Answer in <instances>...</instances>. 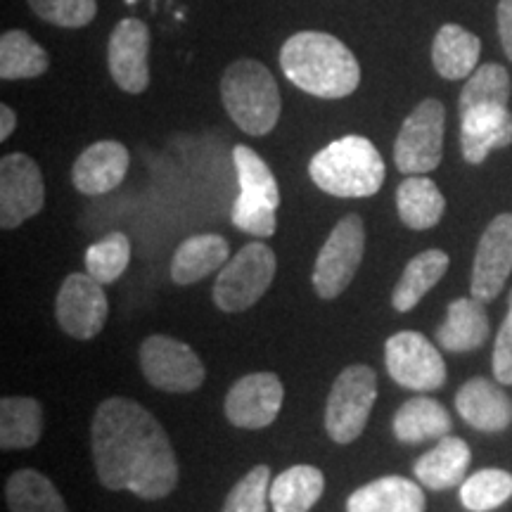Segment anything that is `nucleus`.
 Wrapping results in <instances>:
<instances>
[{"label":"nucleus","instance_id":"1","mask_svg":"<svg viewBox=\"0 0 512 512\" xmlns=\"http://www.w3.org/2000/svg\"><path fill=\"white\" fill-rule=\"evenodd\" d=\"M93 463L110 491H133L143 501L166 498L178 484V460L169 434L143 403L112 396L91 425Z\"/></svg>","mask_w":512,"mask_h":512},{"label":"nucleus","instance_id":"2","mask_svg":"<svg viewBox=\"0 0 512 512\" xmlns=\"http://www.w3.org/2000/svg\"><path fill=\"white\" fill-rule=\"evenodd\" d=\"M280 69L294 86L323 100L347 98L361 83V64L339 38L299 31L280 48Z\"/></svg>","mask_w":512,"mask_h":512},{"label":"nucleus","instance_id":"3","mask_svg":"<svg viewBox=\"0 0 512 512\" xmlns=\"http://www.w3.org/2000/svg\"><path fill=\"white\" fill-rule=\"evenodd\" d=\"M311 181L335 197H373L384 183V159L363 136H344L316 152Z\"/></svg>","mask_w":512,"mask_h":512},{"label":"nucleus","instance_id":"4","mask_svg":"<svg viewBox=\"0 0 512 512\" xmlns=\"http://www.w3.org/2000/svg\"><path fill=\"white\" fill-rule=\"evenodd\" d=\"M221 100L230 119L249 136H266L280 119V88L266 64L238 60L223 72Z\"/></svg>","mask_w":512,"mask_h":512},{"label":"nucleus","instance_id":"5","mask_svg":"<svg viewBox=\"0 0 512 512\" xmlns=\"http://www.w3.org/2000/svg\"><path fill=\"white\" fill-rule=\"evenodd\" d=\"M233 162L235 171H238L240 195L233 204L230 221L242 233L256 235V238H271L278 228L280 207V188L271 166L247 145L235 147Z\"/></svg>","mask_w":512,"mask_h":512},{"label":"nucleus","instance_id":"6","mask_svg":"<svg viewBox=\"0 0 512 512\" xmlns=\"http://www.w3.org/2000/svg\"><path fill=\"white\" fill-rule=\"evenodd\" d=\"M377 399V375L356 363L344 368L332 384L325 403V432L337 444H351L366 430Z\"/></svg>","mask_w":512,"mask_h":512},{"label":"nucleus","instance_id":"7","mask_svg":"<svg viewBox=\"0 0 512 512\" xmlns=\"http://www.w3.org/2000/svg\"><path fill=\"white\" fill-rule=\"evenodd\" d=\"M278 259L264 242H249L219 271L214 285V304L226 313L252 309L268 292Z\"/></svg>","mask_w":512,"mask_h":512},{"label":"nucleus","instance_id":"8","mask_svg":"<svg viewBox=\"0 0 512 512\" xmlns=\"http://www.w3.org/2000/svg\"><path fill=\"white\" fill-rule=\"evenodd\" d=\"M446 110L439 100H422L403 121L394 143L396 169L406 176H425L437 169L444 155Z\"/></svg>","mask_w":512,"mask_h":512},{"label":"nucleus","instance_id":"9","mask_svg":"<svg viewBox=\"0 0 512 512\" xmlns=\"http://www.w3.org/2000/svg\"><path fill=\"white\" fill-rule=\"evenodd\" d=\"M366 252V226L356 214L344 216L342 221L332 228V233L320 247L316 266H313L311 283L320 299H337L351 280L356 278L358 266Z\"/></svg>","mask_w":512,"mask_h":512},{"label":"nucleus","instance_id":"10","mask_svg":"<svg viewBox=\"0 0 512 512\" xmlns=\"http://www.w3.org/2000/svg\"><path fill=\"white\" fill-rule=\"evenodd\" d=\"M140 370L152 387L171 394L195 392L207 377L192 347L169 335H150L140 344Z\"/></svg>","mask_w":512,"mask_h":512},{"label":"nucleus","instance_id":"11","mask_svg":"<svg viewBox=\"0 0 512 512\" xmlns=\"http://www.w3.org/2000/svg\"><path fill=\"white\" fill-rule=\"evenodd\" d=\"M384 363L392 380L413 392H432L446 382V363L425 335L396 332L384 344Z\"/></svg>","mask_w":512,"mask_h":512},{"label":"nucleus","instance_id":"12","mask_svg":"<svg viewBox=\"0 0 512 512\" xmlns=\"http://www.w3.org/2000/svg\"><path fill=\"white\" fill-rule=\"evenodd\" d=\"M46 204V183L38 164L24 152L0 159V228L15 230Z\"/></svg>","mask_w":512,"mask_h":512},{"label":"nucleus","instance_id":"13","mask_svg":"<svg viewBox=\"0 0 512 512\" xmlns=\"http://www.w3.org/2000/svg\"><path fill=\"white\" fill-rule=\"evenodd\" d=\"M102 283L88 273L67 275L55 299V316L60 328L74 339H93L105 328L110 302Z\"/></svg>","mask_w":512,"mask_h":512},{"label":"nucleus","instance_id":"14","mask_svg":"<svg viewBox=\"0 0 512 512\" xmlns=\"http://www.w3.org/2000/svg\"><path fill=\"white\" fill-rule=\"evenodd\" d=\"M285 387L275 373L245 375L226 394V418L240 430H264L283 408Z\"/></svg>","mask_w":512,"mask_h":512},{"label":"nucleus","instance_id":"15","mask_svg":"<svg viewBox=\"0 0 512 512\" xmlns=\"http://www.w3.org/2000/svg\"><path fill=\"white\" fill-rule=\"evenodd\" d=\"M150 29L143 19H121L107 46V67L121 91L138 95L150 86Z\"/></svg>","mask_w":512,"mask_h":512},{"label":"nucleus","instance_id":"16","mask_svg":"<svg viewBox=\"0 0 512 512\" xmlns=\"http://www.w3.org/2000/svg\"><path fill=\"white\" fill-rule=\"evenodd\" d=\"M512 273V214H498L479 238L472 266V297L479 302L496 299Z\"/></svg>","mask_w":512,"mask_h":512},{"label":"nucleus","instance_id":"17","mask_svg":"<svg viewBox=\"0 0 512 512\" xmlns=\"http://www.w3.org/2000/svg\"><path fill=\"white\" fill-rule=\"evenodd\" d=\"M512 145L508 105H477L460 112V150L467 164H482L498 147Z\"/></svg>","mask_w":512,"mask_h":512},{"label":"nucleus","instance_id":"18","mask_svg":"<svg viewBox=\"0 0 512 512\" xmlns=\"http://www.w3.org/2000/svg\"><path fill=\"white\" fill-rule=\"evenodd\" d=\"M128 150L117 140H100L81 152L72 166V183L81 195H105L124 183Z\"/></svg>","mask_w":512,"mask_h":512},{"label":"nucleus","instance_id":"19","mask_svg":"<svg viewBox=\"0 0 512 512\" xmlns=\"http://www.w3.org/2000/svg\"><path fill=\"white\" fill-rule=\"evenodd\" d=\"M456 408L460 418L479 432H503L512 422V399L486 377H472L460 387Z\"/></svg>","mask_w":512,"mask_h":512},{"label":"nucleus","instance_id":"20","mask_svg":"<svg viewBox=\"0 0 512 512\" xmlns=\"http://www.w3.org/2000/svg\"><path fill=\"white\" fill-rule=\"evenodd\" d=\"M347 512H425V491L413 479L380 477L349 496Z\"/></svg>","mask_w":512,"mask_h":512},{"label":"nucleus","instance_id":"21","mask_svg":"<svg viewBox=\"0 0 512 512\" xmlns=\"http://www.w3.org/2000/svg\"><path fill=\"white\" fill-rule=\"evenodd\" d=\"M230 261V245L226 238L214 233L192 235L178 245L171 259V280L176 285L200 283L214 271H221Z\"/></svg>","mask_w":512,"mask_h":512},{"label":"nucleus","instance_id":"22","mask_svg":"<svg viewBox=\"0 0 512 512\" xmlns=\"http://www.w3.org/2000/svg\"><path fill=\"white\" fill-rule=\"evenodd\" d=\"M472 463V451L460 437H446L439 439V444L420 456L415 463L413 472L422 486L432 491H444L451 486H458L465 482L467 467Z\"/></svg>","mask_w":512,"mask_h":512},{"label":"nucleus","instance_id":"23","mask_svg":"<svg viewBox=\"0 0 512 512\" xmlns=\"http://www.w3.org/2000/svg\"><path fill=\"white\" fill-rule=\"evenodd\" d=\"M489 316L484 311V302L475 297H463L451 302L446 311V320L437 330L439 347L453 354L475 351L489 339Z\"/></svg>","mask_w":512,"mask_h":512},{"label":"nucleus","instance_id":"24","mask_svg":"<svg viewBox=\"0 0 512 512\" xmlns=\"http://www.w3.org/2000/svg\"><path fill=\"white\" fill-rule=\"evenodd\" d=\"M482 41L460 27V24H444L432 43V62L439 76L448 81L465 79L477 69Z\"/></svg>","mask_w":512,"mask_h":512},{"label":"nucleus","instance_id":"25","mask_svg":"<svg viewBox=\"0 0 512 512\" xmlns=\"http://www.w3.org/2000/svg\"><path fill=\"white\" fill-rule=\"evenodd\" d=\"M451 425V415L437 399L415 396L396 411L394 437L403 444H422V441L446 437Z\"/></svg>","mask_w":512,"mask_h":512},{"label":"nucleus","instance_id":"26","mask_svg":"<svg viewBox=\"0 0 512 512\" xmlns=\"http://www.w3.org/2000/svg\"><path fill=\"white\" fill-rule=\"evenodd\" d=\"M325 491V477L313 465H294L271 482L273 512H309Z\"/></svg>","mask_w":512,"mask_h":512},{"label":"nucleus","instance_id":"27","mask_svg":"<svg viewBox=\"0 0 512 512\" xmlns=\"http://www.w3.org/2000/svg\"><path fill=\"white\" fill-rule=\"evenodd\" d=\"M396 209L411 230L434 228L446 211V200L437 183L427 176H408L396 190Z\"/></svg>","mask_w":512,"mask_h":512},{"label":"nucleus","instance_id":"28","mask_svg":"<svg viewBox=\"0 0 512 512\" xmlns=\"http://www.w3.org/2000/svg\"><path fill=\"white\" fill-rule=\"evenodd\" d=\"M448 271V254L441 249H427L408 261L401 280L394 287L392 306L396 311H413L420 299L444 278Z\"/></svg>","mask_w":512,"mask_h":512},{"label":"nucleus","instance_id":"29","mask_svg":"<svg viewBox=\"0 0 512 512\" xmlns=\"http://www.w3.org/2000/svg\"><path fill=\"white\" fill-rule=\"evenodd\" d=\"M43 434V408L31 396H5L0 401V448L19 451L38 444Z\"/></svg>","mask_w":512,"mask_h":512},{"label":"nucleus","instance_id":"30","mask_svg":"<svg viewBox=\"0 0 512 512\" xmlns=\"http://www.w3.org/2000/svg\"><path fill=\"white\" fill-rule=\"evenodd\" d=\"M5 501L10 512H67V503L55 484L31 467L12 472L5 484Z\"/></svg>","mask_w":512,"mask_h":512},{"label":"nucleus","instance_id":"31","mask_svg":"<svg viewBox=\"0 0 512 512\" xmlns=\"http://www.w3.org/2000/svg\"><path fill=\"white\" fill-rule=\"evenodd\" d=\"M50 57L27 31H5L0 36V79L19 81L46 74Z\"/></svg>","mask_w":512,"mask_h":512},{"label":"nucleus","instance_id":"32","mask_svg":"<svg viewBox=\"0 0 512 512\" xmlns=\"http://www.w3.org/2000/svg\"><path fill=\"white\" fill-rule=\"evenodd\" d=\"M512 496V475L505 470H479L460 484V501L470 512H489L501 508Z\"/></svg>","mask_w":512,"mask_h":512},{"label":"nucleus","instance_id":"33","mask_svg":"<svg viewBox=\"0 0 512 512\" xmlns=\"http://www.w3.org/2000/svg\"><path fill=\"white\" fill-rule=\"evenodd\" d=\"M128 261H131V240L124 233H110L107 238L93 242L86 249L83 264L86 273L102 285H110L126 273Z\"/></svg>","mask_w":512,"mask_h":512},{"label":"nucleus","instance_id":"34","mask_svg":"<svg viewBox=\"0 0 512 512\" xmlns=\"http://www.w3.org/2000/svg\"><path fill=\"white\" fill-rule=\"evenodd\" d=\"M512 93V83L508 69L501 64H482L467 79L463 93H460V112L477 105H508Z\"/></svg>","mask_w":512,"mask_h":512},{"label":"nucleus","instance_id":"35","mask_svg":"<svg viewBox=\"0 0 512 512\" xmlns=\"http://www.w3.org/2000/svg\"><path fill=\"white\" fill-rule=\"evenodd\" d=\"M271 482L273 477L268 465H256L230 489L221 512H266L268 503H271V498H268Z\"/></svg>","mask_w":512,"mask_h":512},{"label":"nucleus","instance_id":"36","mask_svg":"<svg viewBox=\"0 0 512 512\" xmlns=\"http://www.w3.org/2000/svg\"><path fill=\"white\" fill-rule=\"evenodd\" d=\"M29 8L55 27L81 29L98 15V0H29Z\"/></svg>","mask_w":512,"mask_h":512},{"label":"nucleus","instance_id":"37","mask_svg":"<svg viewBox=\"0 0 512 512\" xmlns=\"http://www.w3.org/2000/svg\"><path fill=\"white\" fill-rule=\"evenodd\" d=\"M494 377L498 384H512V313L503 320L496 337Z\"/></svg>","mask_w":512,"mask_h":512},{"label":"nucleus","instance_id":"38","mask_svg":"<svg viewBox=\"0 0 512 512\" xmlns=\"http://www.w3.org/2000/svg\"><path fill=\"white\" fill-rule=\"evenodd\" d=\"M496 15H498V36H501V46L512 62V0H498Z\"/></svg>","mask_w":512,"mask_h":512},{"label":"nucleus","instance_id":"39","mask_svg":"<svg viewBox=\"0 0 512 512\" xmlns=\"http://www.w3.org/2000/svg\"><path fill=\"white\" fill-rule=\"evenodd\" d=\"M17 126V114L10 105H0V140H8Z\"/></svg>","mask_w":512,"mask_h":512},{"label":"nucleus","instance_id":"40","mask_svg":"<svg viewBox=\"0 0 512 512\" xmlns=\"http://www.w3.org/2000/svg\"><path fill=\"white\" fill-rule=\"evenodd\" d=\"M508 304H510V313H512V290H510V297H508Z\"/></svg>","mask_w":512,"mask_h":512}]
</instances>
